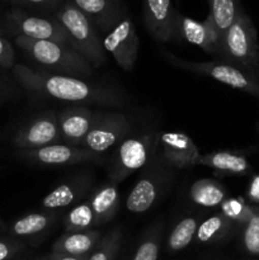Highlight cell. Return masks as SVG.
Returning <instances> with one entry per match:
<instances>
[{
    "label": "cell",
    "instance_id": "1",
    "mask_svg": "<svg viewBox=\"0 0 259 260\" xmlns=\"http://www.w3.org/2000/svg\"><path fill=\"white\" fill-rule=\"evenodd\" d=\"M13 75L28 93L43 98L70 103H90L101 106L122 107L126 99L112 88L89 83L75 76L62 75L46 70L14 65Z\"/></svg>",
    "mask_w": 259,
    "mask_h": 260
},
{
    "label": "cell",
    "instance_id": "29",
    "mask_svg": "<svg viewBox=\"0 0 259 260\" xmlns=\"http://www.w3.org/2000/svg\"><path fill=\"white\" fill-rule=\"evenodd\" d=\"M122 233L119 228L112 229L111 231L102 236L101 241L89 255L88 260H114L121 246Z\"/></svg>",
    "mask_w": 259,
    "mask_h": 260
},
{
    "label": "cell",
    "instance_id": "32",
    "mask_svg": "<svg viewBox=\"0 0 259 260\" xmlns=\"http://www.w3.org/2000/svg\"><path fill=\"white\" fill-rule=\"evenodd\" d=\"M63 2L65 0H9L14 8H19L27 12L33 10L45 15H53Z\"/></svg>",
    "mask_w": 259,
    "mask_h": 260
},
{
    "label": "cell",
    "instance_id": "2",
    "mask_svg": "<svg viewBox=\"0 0 259 260\" xmlns=\"http://www.w3.org/2000/svg\"><path fill=\"white\" fill-rule=\"evenodd\" d=\"M14 42L35 62L40 63L43 70L80 79L93 75V66L71 46L53 41L30 40L22 36L15 37Z\"/></svg>",
    "mask_w": 259,
    "mask_h": 260
},
{
    "label": "cell",
    "instance_id": "41",
    "mask_svg": "<svg viewBox=\"0 0 259 260\" xmlns=\"http://www.w3.org/2000/svg\"><path fill=\"white\" fill-rule=\"evenodd\" d=\"M258 129H259V122H258Z\"/></svg>",
    "mask_w": 259,
    "mask_h": 260
},
{
    "label": "cell",
    "instance_id": "40",
    "mask_svg": "<svg viewBox=\"0 0 259 260\" xmlns=\"http://www.w3.org/2000/svg\"><path fill=\"white\" fill-rule=\"evenodd\" d=\"M0 33H2V28H0Z\"/></svg>",
    "mask_w": 259,
    "mask_h": 260
},
{
    "label": "cell",
    "instance_id": "8",
    "mask_svg": "<svg viewBox=\"0 0 259 260\" xmlns=\"http://www.w3.org/2000/svg\"><path fill=\"white\" fill-rule=\"evenodd\" d=\"M130 131L128 119L119 112H95L93 126L81 147L103 155L128 137Z\"/></svg>",
    "mask_w": 259,
    "mask_h": 260
},
{
    "label": "cell",
    "instance_id": "15",
    "mask_svg": "<svg viewBox=\"0 0 259 260\" xmlns=\"http://www.w3.org/2000/svg\"><path fill=\"white\" fill-rule=\"evenodd\" d=\"M95 112L85 106H73L57 114L61 142L81 147L86 135L93 126Z\"/></svg>",
    "mask_w": 259,
    "mask_h": 260
},
{
    "label": "cell",
    "instance_id": "16",
    "mask_svg": "<svg viewBox=\"0 0 259 260\" xmlns=\"http://www.w3.org/2000/svg\"><path fill=\"white\" fill-rule=\"evenodd\" d=\"M101 33L113 29L126 15L121 0H70Z\"/></svg>",
    "mask_w": 259,
    "mask_h": 260
},
{
    "label": "cell",
    "instance_id": "13",
    "mask_svg": "<svg viewBox=\"0 0 259 260\" xmlns=\"http://www.w3.org/2000/svg\"><path fill=\"white\" fill-rule=\"evenodd\" d=\"M159 146L163 159L175 169H187L197 165L201 156L198 146L184 132H163L159 136Z\"/></svg>",
    "mask_w": 259,
    "mask_h": 260
},
{
    "label": "cell",
    "instance_id": "25",
    "mask_svg": "<svg viewBox=\"0 0 259 260\" xmlns=\"http://www.w3.org/2000/svg\"><path fill=\"white\" fill-rule=\"evenodd\" d=\"M208 14L211 15L213 23L223 37V33L235 22L239 14L243 12V8L239 0H208Z\"/></svg>",
    "mask_w": 259,
    "mask_h": 260
},
{
    "label": "cell",
    "instance_id": "12",
    "mask_svg": "<svg viewBox=\"0 0 259 260\" xmlns=\"http://www.w3.org/2000/svg\"><path fill=\"white\" fill-rule=\"evenodd\" d=\"M13 142L20 151L60 144L61 134L58 128L57 114L53 112H46L33 118L18 129Z\"/></svg>",
    "mask_w": 259,
    "mask_h": 260
},
{
    "label": "cell",
    "instance_id": "27",
    "mask_svg": "<svg viewBox=\"0 0 259 260\" xmlns=\"http://www.w3.org/2000/svg\"><path fill=\"white\" fill-rule=\"evenodd\" d=\"M65 233H74V231L91 230L94 222V215L89 202L79 203L75 207L71 208L65 215L62 220Z\"/></svg>",
    "mask_w": 259,
    "mask_h": 260
},
{
    "label": "cell",
    "instance_id": "7",
    "mask_svg": "<svg viewBox=\"0 0 259 260\" xmlns=\"http://www.w3.org/2000/svg\"><path fill=\"white\" fill-rule=\"evenodd\" d=\"M7 28L15 37L53 41L70 46L68 33L53 15L36 14L13 7L7 13Z\"/></svg>",
    "mask_w": 259,
    "mask_h": 260
},
{
    "label": "cell",
    "instance_id": "26",
    "mask_svg": "<svg viewBox=\"0 0 259 260\" xmlns=\"http://www.w3.org/2000/svg\"><path fill=\"white\" fill-rule=\"evenodd\" d=\"M198 225H200L198 220L193 216H188V217L178 221L177 225L173 228L169 236H168V249L175 253V251L183 250L184 248H187L195 239Z\"/></svg>",
    "mask_w": 259,
    "mask_h": 260
},
{
    "label": "cell",
    "instance_id": "22",
    "mask_svg": "<svg viewBox=\"0 0 259 260\" xmlns=\"http://www.w3.org/2000/svg\"><path fill=\"white\" fill-rule=\"evenodd\" d=\"M57 220V213L55 211H45V212H32L17 218L8 228L9 236L15 239L33 238L43 231L48 230Z\"/></svg>",
    "mask_w": 259,
    "mask_h": 260
},
{
    "label": "cell",
    "instance_id": "10",
    "mask_svg": "<svg viewBox=\"0 0 259 260\" xmlns=\"http://www.w3.org/2000/svg\"><path fill=\"white\" fill-rule=\"evenodd\" d=\"M20 155L28 161L40 165H47V167L102 162L104 160V156L102 154H96L90 150L84 149V147L62 144V142L35 150H22Z\"/></svg>",
    "mask_w": 259,
    "mask_h": 260
},
{
    "label": "cell",
    "instance_id": "5",
    "mask_svg": "<svg viewBox=\"0 0 259 260\" xmlns=\"http://www.w3.org/2000/svg\"><path fill=\"white\" fill-rule=\"evenodd\" d=\"M157 132H147L139 136L126 137L117 146L109 160L108 177L116 184L123 182L128 175L142 169L154 159L159 147Z\"/></svg>",
    "mask_w": 259,
    "mask_h": 260
},
{
    "label": "cell",
    "instance_id": "3",
    "mask_svg": "<svg viewBox=\"0 0 259 260\" xmlns=\"http://www.w3.org/2000/svg\"><path fill=\"white\" fill-rule=\"evenodd\" d=\"M68 33L70 46L89 61L93 68H99L106 62L103 40L93 23L70 2L65 0L53 13Z\"/></svg>",
    "mask_w": 259,
    "mask_h": 260
},
{
    "label": "cell",
    "instance_id": "30",
    "mask_svg": "<svg viewBox=\"0 0 259 260\" xmlns=\"http://www.w3.org/2000/svg\"><path fill=\"white\" fill-rule=\"evenodd\" d=\"M241 245L249 256L259 259V207L255 206L251 218L241 228Z\"/></svg>",
    "mask_w": 259,
    "mask_h": 260
},
{
    "label": "cell",
    "instance_id": "39",
    "mask_svg": "<svg viewBox=\"0 0 259 260\" xmlns=\"http://www.w3.org/2000/svg\"><path fill=\"white\" fill-rule=\"evenodd\" d=\"M2 2H9V0H2Z\"/></svg>",
    "mask_w": 259,
    "mask_h": 260
},
{
    "label": "cell",
    "instance_id": "23",
    "mask_svg": "<svg viewBox=\"0 0 259 260\" xmlns=\"http://www.w3.org/2000/svg\"><path fill=\"white\" fill-rule=\"evenodd\" d=\"M226 196L228 192L225 187L211 178L196 180L189 188L190 201L203 208L220 207L221 203L226 200Z\"/></svg>",
    "mask_w": 259,
    "mask_h": 260
},
{
    "label": "cell",
    "instance_id": "19",
    "mask_svg": "<svg viewBox=\"0 0 259 260\" xmlns=\"http://www.w3.org/2000/svg\"><path fill=\"white\" fill-rule=\"evenodd\" d=\"M197 165H203L228 175H246L251 172L250 161L245 152L231 150H218L201 155Z\"/></svg>",
    "mask_w": 259,
    "mask_h": 260
},
{
    "label": "cell",
    "instance_id": "6",
    "mask_svg": "<svg viewBox=\"0 0 259 260\" xmlns=\"http://www.w3.org/2000/svg\"><path fill=\"white\" fill-rule=\"evenodd\" d=\"M165 56H167V60L175 68L205 75L235 90L259 98V75L246 69L222 60L197 62V61L183 60L172 53H167Z\"/></svg>",
    "mask_w": 259,
    "mask_h": 260
},
{
    "label": "cell",
    "instance_id": "20",
    "mask_svg": "<svg viewBox=\"0 0 259 260\" xmlns=\"http://www.w3.org/2000/svg\"><path fill=\"white\" fill-rule=\"evenodd\" d=\"M88 202L93 211L95 226L104 225L116 216L118 210L119 192L117 184L108 180L91 193Z\"/></svg>",
    "mask_w": 259,
    "mask_h": 260
},
{
    "label": "cell",
    "instance_id": "21",
    "mask_svg": "<svg viewBox=\"0 0 259 260\" xmlns=\"http://www.w3.org/2000/svg\"><path fill=\"white\" fill-rule=\"evenodd\" d=\"M102 239V233L98 230L74 231L65 233L53 244V253L68 254V255L83 256L93 253Z\"/></svg>",
    "mask_w": 259,
    "mask_h": 260
},
{
    "label": "cell",
    "instance_id": "33",
    "mask_svg": "<svg viewBox=\"0 0 259 260\" xmlns=\"http://www.w3.org/2000/svg\"><path fill=\"white\" fill-rule=\"evenodd\" d=\"M23 249H24V244L19 239L12 238V236L0 239V260H12Z\"/></svg>",
    "mask_w": 259,
    "mask_h": 260
},
{
    "label": "cell",
    "instance_id": "37",
    "mask_svg": "<svg viewBox=\"0 0 259 260\" xmlns=\"http://www.w3.org/2000/svg\"><path fill=\"white\" fill-rule=\"evenodd\" d=\"M4 231H8V226L5 225L4 221L0 218V233H4Z\"/></svg>",
    "mask_w": 259,
    "mask_h": 260
},
{
    "label": "cell",
    "instance_id": "38",
    "mask_svg": "<svg viewBox=\"0 0 259 260\" xmlns=\"http://www.w3.org/2000/svg\"><path fill=\"white\" fill-rule=\"evenodd\" d=\"M40 260H50V258H43V259H40Z\"/></svg>",
    "mask_w": 259,
    "mask_h": 260
},
{
    "label": "cell",
    "instance_id": "31",
    "mask_svg": "<svg viewBox=\"0 0 259 260\" xmlns=\"http://www.w3.org/2000/svg\"><path fill=\"white\" fill-rule=\"evenodd\" d=\"M160 235L161 233L156 229L146 234L131 260H157L160 251Z\"/></svg>",
    "mask_w": 259,
    "mask_h": 260
},
{
    "label": "cell",
    "instance_id": "24",
    "mask_svg": "<svg viewBox=\"0 0 259 260\" xmlns=\"http://www.w3.org/2000/svg\"><path fill=\"white\" fill-rule=\"evenodd\" d=\"M236 226L221 212L215 213L203 220L196 231V241L198 244H215L226 240L233 234Z\"/></svg>",
    "mask_w": 259,
    "mask_h": 260
},
{
    "label": "cell",
    "instance_id": "35",
    "mask_svg": "<svg viewBox=\"0 0 259 260\" xmlns=\"http://www.w3.org/2000/svg\"><path fill=\"white\" fill-rule=\"evenodd\" d=\"M245 200L251 206L259 207V173H256V174L251 177L248 188H246Z\"/></svg>",
    "mask_w": 259,
    "mask_h": 260
},
{
    "label": "cell",
    "instance_id": "36",
    "mask_svg": "<svg viewBox=\"0 0 259 260\" xmlns=\"http://www.w3.org/2000/svg\"><path fill=\"white\" fill-rule=\"evenodd\" d=\"M90 255V254H89ZM89 255H83V256H75V255H68V254H61V253H53L51 254L48 258L50 260H88Z\"/></svg>",
    "mask_w": 259,
    "mask_h": 260
},
{
    "label": "cell",
    "instance_id": "14",
    "mask_svg": "<svg viewBox=\"0 0 259 260\" xmlns=\"http://www.w3.org/2000/svg\"><path fill=\"white\" fill-rule=\"evenodd\" d=\"M144 22L150 35L160 42L175 40L178 10L172 0H144Z\"/></svg>",
    "mask_w": 259,
    "mask_h": 260
},
{
    "label": "cell",
    "instance_id": "11",
    "mask_svg": "<svg viewBox=\"0 0 259 260\" xmlns=\"http://www.w3.org/2000/svg\"><path fill=\"white\" fill-rule=\"evenodd\" d=\"M104 51L111 53L117 65L124 71H131L139 55L140 40L130 17H124L103 38Z\"/></svg>",
    "mask_w": 259,
    "mask_h": 260
},
{
    "label": "cell",
    "instance_id": "18",
    "mask_svg": "<svg viewBox=\"0 0 259 260\" xmlns=\"http://www.w3.org/2000/svg\"><path fill=\"white\" fill-rule=\"evenodd\" d=\"M90 184L91 182L89 177H78L61 183L45 196L42 200V207L46 211L57 212L58 210L73 206L74 203L84 198L90 188Z\"/></svg>",
    "mask_w": 259,
    "mask_h": 260
},
{
    "label": "cell",
    "instance_id": "17",
    "mask_svg": "<svg viewBox=\"0 0 259 260\" xmlns=\"http://www.w3.org/2000/svg\"><path fill=\"white\" fill-rule=\"evenodd\" d=\"M167 178L159 173H147L137 180L128 193L126 208L132 213H144L155 205Z\"/></svg>",
    "mask_w": 259,
    "mask_h": 260
},
{
    "label": "cell",
    "instance_id": "34",
    "mask_svg": "<svg viewBox=\"0 0 259 260\" xmlns=\"http://www.w3.org/2000/svg\"><path fill=\"white\" fill-rule=\"evenodd\" d=\"M0 68H14V50L13 46L4 36L0 33Z\"/></svg>",
    "mask_w": 259,
    "mask_h": 260
},
{
    "label": "cell",
    "instance_id": "28",
    "mask_svg": "<svg viewBox=\"0 0 259 260\" xmlns=\"http://www.w3.org/2000/svg\"><path fill=\"white\" fill-rule=\"evenodd\" d=\"M220 212L228 217L235 226L243 228L251 218L254 213V206L240 197H231L223 201L220 205Z\"/></svg>",
    "mask_w": 259,
    "mask_h": 260
},
{
    "label": "cell",
    "instance_id": "4",
    "mask_svg": "<svg viewBox=\"0 0 259 260\" xmlns=\"http://www.w3.org/2000/svg\"><path fill=\"white\" fill-rule=\"evenodd\" d=\"M220 58L259 75L258 33L244 10L223 33Z\"/></svg>",
    "mask_w": 259,
    "mask_h": 260
},
{
    "label": "cell",
    "instance_id": "9",
    "mask_svg": "<svg viewBox=\"0 0 259 260\" xmlns=\"http://www.w3.org/2000/svg\"><path fill=\"white\" fill-rule=\"evenodd\" d=\"M175 40L192 43L207 53L221 57L222 35L217 29L210 14L203 22H198L178 12L175 19Z\"/></svg>",
    "mask_w": 259,
    "mask_h": 260
}]
</instances>
